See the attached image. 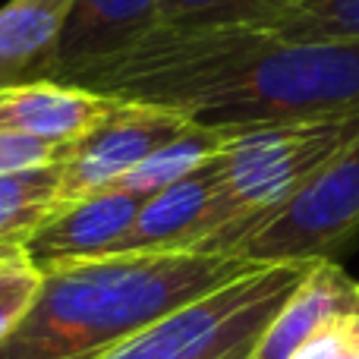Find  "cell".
<instances>
[{"label": "cell", "instance_id": "1", "mask_svg": "<svg viewBox=\"0 0 359 359\" xmlns=\"http://www.w3.org/2000/svg\"><path fill=\"white\" fill-rule=\"evenodd\" d=\"M82 88L149 101L221 133L359 114V41H284L265 25H155Z\"/></svg>", "mask_w": 359, "mask_h": 359}, {"label": "cell", "instance_id": "2", "mask_svg": "<svg viewBox=\"0 0 359 359\" xmlns=\"http://www.w3.org/2000/svg\"><path fill=\"white\" fill-rule=\"evenodd\" d=\"M230 252H111L41 271L0 359H101L180 306L252 271Z\"/></svg>", "mask_w": 359, "mask_h": 359}, {"label": "cell", "instance_id": "3", "mask_svg": "<svg viewBox=\"0 0 359 359\" xmlns=\"http://www.w3.org/2000/svg\"><path fill=\"white\" fill-rule=\"evenodd\" d=\"M359 136V114L230 133L221 164L217 233L198 252H233V246L299 192L331 158Z\"/></svg>", "mask_w": 359, "mask_h": 359}, {"label": "cell", "instance_id": "4", "mask_svg": "<svg viewBox=\"0 0 359 359\" xmlns=\"http://www.w3.org/2000/svg\"><path fill=\"white\" fill-rule=\"evenodd\" d=\"M309 268L312 262L255 265L158 318L101 359H252Z\"/></svg>", "mask_w": 359, "mask_h": 359}, {"label": "cell", "instance_id": "5", "mask_svg": "<svg viewBox=\"0 0 359 359\" xmlns=\"http://www.w3.org/2000/svg\"><path fill=\"white\" fill-rule=\"evenodd\" d=\"M359 240V136L259 221L230 255L255 265L341 262Z\"/></svg>", "mask_w": 359, "mask_h": 359}, {"label": "cell", "instance_id": "6", "mask_svg": "<svg viewBox=\"0 0 359 359\" xmlns=\"http://www.w3.org/2000/svg\"><path fill=\"white\" fill-rule=\"evenodd\" d=\"M196 120L149 101L117 98L114 111L76 139L60 161V196L73 202L98 189H111L161 145L186 133Z\"/></svg>", "mask_w": 359, "mask_h": 359}, {"label": "cell", "instance_id": "7", "mask_svg": "<svg viewBox=\"0 0 359 359\" xmlns=\"http://www.w3.org/2000/svg\"><path fill=\"white\" fill-rule=\"evenodd\" d=\"M142 202V196L117 189V186L63 202L22 243L25 259L38 271H48V268L69 265V262L101 259V255L117 252L123 236L136 224Z\"/></svg>", "mask_w": 359, "mask_h": 359}, {"label": "cell", "instance_id": "8", "mask_svg": "<svg viewBox=\"0 0 359 359\" xmlns=\"http://www.w3.org/2000/svg\"><path fill=\"white\" fill-rule=\"evenodd\" d=\"M217 155L145 198L136 224L123 236L117 252H186V249L198 252L217 233V205H221Z\"/></svg>", "mask_w": 359, "mask_h": 359}, {"label": "cell", "instance_id": "9", "mask_svg": "<svg viewBox=\"0 0 359 359\" xmlns=\"http://www.w3.org/2000/svg\"><path fill=\"white\" fill-rule=\"evenodd\" d=\"M161 0H76L50 79L76 86L88 69L133 50L158 25Z\"/></svg>", "mask_w": 359, "mask_h": 359}, {"label": "cell", "instance_id": "10", "mask_svg": "<svg viewBox=\"0 0 359 359\" xmlns=\"http://www.w3.org/2000/svg\"><path fill=\"white\" fill-rule=\"evenodd\" d=\"M350 316H359V278L347 274L341 262H312L252 359H293Z\"/></svg>", "mask_w": 359, "mask_h": 359}, {"label": "cell", "instance_id": "11", "mask_svg": "<svg viewBox=\"0 0 359 359\" xmlns=\"http://www.w3.org/2000/svg\"><path fill=\"white\" fill-rule=\"evenodd\" d=\"M117 98L79 86L44 79L16 88H0V130L41 139L57 149H69L95 123L114 111Z\"/></svg>", "mask_w": 359, "mask_h": 359}, {"label": "cell", "instance_id": "12", "mask_svg": "<svg viewBox=\"0 0 359 359\" xmlns=\"http://www.w3.org/2000/svg\"><path fill=\"white\" fill-rule=\"evenodd\" d=\"M76 0H10L0 6V88L50 79Z\"/></svg>", "mask_w": 359, "mask_h": 359}, {"label": "cell", "instance_id": "13", "mask_svg": "<svg viewBox=\"0 0 359 359\" xmlns=\"http://www.w3.org/2000/svg\"><path fill=\"white\" fill-rule=\"evenodd\" d=\"M60 205V161L0 177V249L22 246Z\"/></svg>", "mask_w": 359, "mask_h": 359}, {"label": "cell", "instance_id": "14", "mask_svg": "<svg viewBox=\"0 0 359 359\" xmlns=\"http://www.w3.org/2000/svg\"><path fill=\"white\" fill-rule=\"evenodd\" d=\"M224 142H227V133L211 130V126H202V123H192L186 133H180L177 139L161 145L155 155L145 158L133 174H126L117 183V189L136 192V196L149 198V196H155V192H161L164 186L177 183V180L192 174L196 168H202L205 161H211V158L224 149Z\"/></svg>", "mask_w": 359, "mask_h": 359}, {"label": "cell", "instance_id": "15", "mask_svg": "<svg viewBox=\"0 0 359 359\" xmlns=\"http://www.w3.org/2000/svg\"><path fill=\"white\" fill-rule=\"evenodd\" d=\"M265 29L284 41H359V0H290Z\"/></svg>", "mask_w": 359, "mask_h": 359}, {"label": "cell", "instance_id": "16", "mask_svg": "<svg viewBox=\"0 0 359 359\" xmlns=\"http://www.w3.org/2000/svg\"><path fill=\"white\" fill-rule=\"evenodd\" d=\"M284 0H161L158 25H268Z\"/></svg>", "mask_w": 359, "mask_h": 359}, {"label": "cell", "instance_id": "17", "mask_svg": "<svg viewBox=\"0 0 359 359\" xmlns=\"http://www.w3.org/2000/svg\"><path fill=\"white\" fill-rule=\"evenodd\" d=\"M38 284H41V271L25 259L22 246L0 249V341L29 309Z\"/></svg>", "mask_w": 359, "mask_h": 359}, {"label": "cell", "instance_id": "18", "mask_svg": "<svg viewBox=\"0 0 359 359\" xmlns=\"http://www.w3.org/2000/svg\"><path fill=\"white\" fill-rule=\"evenodd\" d=\"M63 155H67V149H57V145L22 136V133L0 130V177L35 170L44 168V164H57L63 161Z\"/></svg>", "mask_w": 359, "mask_h": 359}, {"label": "cell", "instance_id": "19", "mask_svg": "<svg viewBox=\"0 0 359 359\" xmlns=\"http://www.w3.org/2000/svg\"><path fill=\"white\" fill-rule=\"evenodd\" d=\"M287 4H290V0H284V6H287ZM284 6H280V10H284ZM280 10H278V13H280Z\"/></svg>", "mask_w": 359, "mask_h": 359}]
</instances>
